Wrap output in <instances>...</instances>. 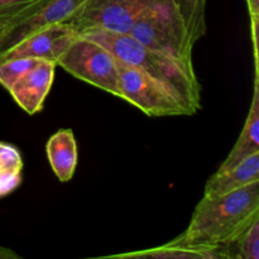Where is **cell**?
<instances>
[{"label":"cell","mask_w":259,"mask_h":259,"mask_svg":"<svg viewBox=\"0 0 259 259\" xmlns=\"http://www.w3.org/2000/svg\"><path fill=\"white\" fill-rule=\"evenodd\" d=\"M219 248L224 259H259V219Z\"/></svg>","instance_id":"15"},{"label":"cell","mask_w":259,"mask_h":259,"mask_svg":"<svg viewBox=\"0 0 259 259\" xmlns=\"http://www.w3.org/2000/svg\"><path fill=\"white\" fill-rule=\"evenodd\" d=\"M128 34L157 52L192 61L195 45L174 0H162L142 13Z\"/></svg>","instance_id":"3"},{"label":"cell","mask_w":259,"mask_h":259,"mask_svg":"<svg viewBox=\"0 0 259 259\" xmlns=\"http://www.w3.org/2000/svg\"><path fill=\"white\" fill-rule=\"evenodd\" d=\"M23 158L13 144L0 142V197L12 194L22 184Z\"/></svg>","instance_id":"14"},{"label":"cell","mask_w":259,"mask_h":259,"mask_svg":"<svg viewBox=\"0 0 259 259\" xmlns=\"http://www.w3.org/2000/svg\"><path fill=\"white\" fill-rule=\"evenodd\" d=\"M48 0H0V18L14 17L28 10L42 8Z\"/></svg>","instance_id":"18"},{"label":"cell","mask_w":259,"mask_h":259,"mask_svg":"<svg viewBox=\"0 0 259 259\" xmlns=\"http://www.w3.org/2000/svg\"><path fill=\"white\" fill-rule=\"evenodd\" d=\"M162 0H86L71 25L82 32L101 28L118 33H129L139 15Z\"/></svg>","instance_id":"6"},{"label":"cell","mask_w":259,"mask_h":259,"mask_svg":"<svg viewBox=\"0 0 259 259\" xmlns=\"http://www.w3.org/2000/svg\"><path fill=\"white\" fill-rule=\"evenodd\" d=\"M15 258H19V255H18L17 253L8 249V248L0 247V259H15Z\"/></svg>","instance_id":"21"},{"label":"cell","mask_w":259,"mask_h":259,"mask_svg":"<svg viewBox=\"0 0 259 259\" xmlns=\"http://www.w3.org/2000/svg\"><path fill=\"white\" fill-rule=\"evenodd\" d=\"M40 8H37V9H32L28 10V12L23 13V14L19 15H14V17H5V18H0V40L3 39L5 34L12 29L13 27H15L17 24H19L22 20L27 19L29 18L30 15H33L34 13H37Z\"/></svg>","instance_id":"19"},{"label":"cell","mask_w":259,"mask_h":259,"mask_svg":"<svg viewBox=\"0 0 259 259\" xmlns=\"http://www.w3.org/2000/svg\"><path fill=\"white\" fill-rule=\"evenodd\" d=\"M110 257L116 258H156V259H224L219 247H190L177 244L174 240L151 249L124 253Z\"/></svg>","instance_id":"13"},{"label":"cell","mask_w":259,"mask_h":259,"mask_svg":"<svg viewBox=\"0 0 259 259\" xmlns=\"http://www.w3.org/2000/svg\"><path fill=\"white\" fill-rule=\"evenodd\" d=\"M86 0H48L37 13L13 27L0 40V55L39 28L51 24H71Z\"/></svg>","instance_id":"8"},{"label":"cell","mask_w":259,"mask_h":259,"mask_svg":"<svg viewBox=\"0 0 259 259\" xmlns=\"http://www.w3.org/2000/svg\"><path fill=\"white\" fill-rule=\"evenodd\" d=\"M42 60L33 57H17L0 61V83L9 90L24 73L32 70Z\"/></svg>","instance_id":"17"},{"label":"cell","mask_w":259,"mask_h":259,"mask_svg":"<svg viewBox=\"0 0 259 259\" xmlns=\"http://www.w3.org/2000/svg\"><path fill=\"white\" fill-rule=\"evenodd\" d=\"M248 12H249L250 23H259V0H245Z\"/></svg>","instance_id":"20"},{"label":"cell","mask_w":259,"mask_h":259,"mask_svg":"<svg viewBox=\"0 0 259 259\" xmlns=\"http://www.w3.org/2000/svg\"><path fill=\"white\" fill-rule=\"evenodd\" d=\"M259 181V153L247 157L228 171L215 172L206 182L204 196H222Z\"/></svg>","instance_id":"12"},{"label":"cell","mask_w":259,"mask_h":259,"mask_svg":"<svg viewBox=\"0 0 259 259\" xmlns=\"http://www.w3.org/2000/svg\"><path fill=\"white\" fill-rule=\"evenodd\" d=\"M77 35V30L67 23L51 24L34 30L19 43L0 55V61L17 57H33L56 62Z\"/></svg>","instance_id":"7"},{"label":"cell","mask_w":259,"mask_h":259,"mask_svg":"<svg viewBox=\"0 0 259 259\" xmlns=\"http://www.w3.org/2000/svg\"><path fill=\"white\" fill-rule=\"evenodd\" d=\"M259 219V181L222 196H204L195 207L187 229L175 238L177 244L219 247Z\"/></svg>","instance_id":"2"},{"label":"cell","mask_w":259,"mask_h":259,"mask_svg":"<svg viewBox=\"0 0 259 259\" xmlns=\"http://www.w3.org/2000/svg\"><path fill=\"white\" fill-rule=\"evenodd\" d=\"M56 67V62L42 60L8 90L15 103L29 115H34L43 109L55 80Z\"/></svg>","instance_id":"9"},{"label":"cell","mask_w":259,"mask_h":259,"mask_svg":"<svg viewBox=\"0 0 259 259\" xmlns=\"http://www.w3.org/2000/svg\"><path fill=\"white\" fill-rule=\"evenodd\" d=\"M121 99L148 116L190 115L184 104L156 78L116 58Z\"/></svg>","instance_id":"5"},{"label":"cell","mask_w":259,"mask_h":259,"mask_svg":"<svg viewBox=\"0 0 259 259\" xmlns=\"http://www.w3.org/2000/svg\"><path fill=\"white\" fill-rule=\"evenodd\" d=\"M46 154L58 181H71L78 162L77 143L72 129H60L51 136L46 143Z\"/></svg>","instance_id":"11"},{"label":"cell","mask_w":259,"mask_h":259,"mask_svg":"<svg viewBox=\"0 0 259 259\" xmlns=\"http://www.w3.org/2000/svg\"><path fill=\"white\" fill-rule=\"evenodd\" d=\"M254 153H259V77L258 67L254 68V88H253V98L250 104L249 113L245 119L244 126L239 134L237 143L225 161L220 164L217 174L228 171L232 167L237 166L239 162Z\"/></svg>","instance_id":"10"},{"label":"cell","mask_w":259,"mask_h":259,"mask_svg":"<svg viewBox=\"0 0 259 259\" xmlns=\"http://www.w3.org/2000/svg\"><path fill=\"white\" fill-rule=\"evenodd\" d=\"M192 43L206 34V0H174Z\"/></svg>","instance_id":"16"},{"label":"cell","mask_w":259,"mask_h":259,"mask_svg":"<svg viewBox=\"0 0 259 259\" xmlns=\"http://www.w3.org/2000/svg\"><path fill=\"white\" fill-rule=\"evenodd\" d=\"M78 34L100 43L121 62L159 81L184 104L190 115L201 109V83L192 61L179 60L151 50L128 33L90 28Z\"/></svg>","instance_id":"1"},{"label":"cell","mask_w":259,"mask_h":259,"mask_svg":"<svg viewBox=\"0 0 259 259\" xmlns=\"http://www.w3.org/2000/svg\"><path fill=\"white\" fill-rule=\"evenodd\" d=\"M73 77L121 99L116 57L104 46L78 34L57 61Z\"/></svg>","instance_id":"4"}]
</instances>
